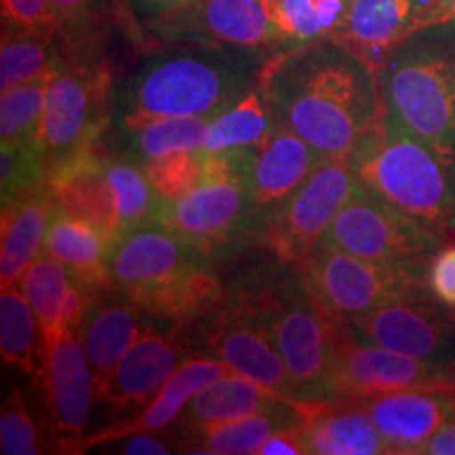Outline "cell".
Listing matches in <instances>:
<instances>
[{"label":"cell","instance_id":"cell-1","mask_svg":"<svg viewBox=\"0 0 455 455\" xmlns=\"http://www.w3.org/2000/svg\"><path fill=\"white\" fill-rule=\"evenodd\" d=\"M259 87L275 123L327 158L350 156L384 112L378 74L333 38L272 53Z\"/></svg>","mask_w":455,"mask_h":455},{"label":"cell","instance_id":"cell-2","mask_svg":"<svg viewBox=\"0 0 455 455\" xmlns=\"http://www.w3.org/2000/svg\"><path fill=\"white\" fill-rule=\"evenodd\" d=\"M272 51L230 44H178L156 51L116 91L121 129L152 118H215L253 87Z\"/></svg>","mask_w":455,"mask_h":455},{"label":"cell","instance_id":"cell-3","mask_svg":"<svg viewBox=\"0 0 455 455\" xmlns=\"http://www.w3.org/2000/svg\"><path fill=\"white\" fill-rule=\"evenodd\" d=\"M110 283L148 318L180 329L195 325L228 295L213 255L156 220L114 243Z\"/></svg>","mask_w":455,"mask_h":455},{"label":"cell","instance_id":"cell-4","mask_svg":"<svg viewBox=\"0 0 455 455\" xmlns=\"http://www.w3.org/2000/svg\"><path fill=\"white\" fill-rule=\"evenodd\" d=\"M266 327L291 375L293 398L308 407L339 403L333 382V329L329 312L298 268L276 258L228 291Z\"/></svg>","mask_w":455,"mask_h":455},{"label":"cell","instance_id":"cell-5","mask_svg":"<svg viewBox=\"0 0 455 455\" xmlns=\"http://www.w3.org/2000/svg\"><path fill=\"white\" fill-rule=\"evenodd\" d=\"M375 74L384 110L455 169V21L411 34Z\"/></svg>","mask_w":455,"mask_h":455},{"label":"cell","instance_id":"cell-6","mask_svg":"<svg viewBox=\"0 0 455 455\" xmlns=\"http://www.w3.org/2000/svg\"><path fill=\"white\" fill-rule=\"evenodd\" d=\"M350 163L375 195L436 230L455 228V169L392 114L382 112Z\"/></svg>","mask_w":455,"mask_h":455},{"label":"cell","instance_id":"cell-7","mask_svg":"<svg viewBox=\"0 0 455 455\" xmlns=\"http://www.w3.org/2000/svg\"><path fill=\"white\" fill-rule=\"evenodd\" d=\"M255 146L204 152V178L178 201H163L156 221L192 238L209 253H228L235 244L261 238L264 218L249 195L244 173Z\"/></svg>","mask_w":455,"mask_h":455},{"label":"cell","instance_id":"cell-8","mask_svg":"<svg viewBox=\"0 0 455 455\" xmlns=\"http://www.w3.org/2000/svg\"><path fill=\"white\" fill-rule=\"evenodd\" d=\"M64 57L51 78L41 127L49 171L95 148L110 123V72L93 44L64 49Z\"/></svg>","mask_w":455,"mask_h":455},{"label":"cell","instance_id":"cell-9","mask_svg":"<svg viewBox=\"0 0 455 455\" xmlns=\"http://www.w3.org/2000/svg\"><path fill=\"white\" fill-rule=\"evenodd\" d=\"M298 268L329 315L350 318L428 291L424 264H386L318 243Z\"/></svg>","mask_w":455,"mask_h":455},{"label":"cell","instance_id":"cell-10","mask_svg":"<svg viewBox=\"0 0 455 455\" xmlns=\"http://www.w3.org/2000/svg\"><path fill=\"white\" fill-rule=\"evenodd\" d=\"M443 241L445 232L403 212L361 181L323 238L341 251L386 264H424Z\"/></svg>","mask_w":455,"mask_h":455},{"label":"cell","instance_id":"cell-11","mask_svg":"<svg viewBox=\"0 0 455 455\" xmlns=\"http://www.w3.org/2000/svg\"><path fill=\"white\" fill-rule=\"evenodd\" d=\"M356 181L350 156L325 158L304 186L272 213L259 243L281 261L299 264L325 238Z\"/></svg>","mask_w":455,"mask_h":455},{"label":"cell","instance_id":"cell-12","mask_svg":"<svg viewBox=\"0 0 455 455\" xmlns=\"http://www.w3.org/2000/svg\"><path fill=\"white\" fill-rule=\"evenodd\" d=\"M148 30L178 44H230L272 53L295 47L278 0H190Z\"/></svg>","mask_w":455,"mask_h":455},{"label":"cell","instance_id":"cell-13","mask_svg":"<svg viewBox=\"0 0 455 455\" xmlns=\"http://www.w3.org/2000/svg\"><path fill=\"white\" fill-rule=\"evenodd\" d=\"M329 316L333 329V382L339 401L396 390H455V365L363 344L352 338L346 318Z\"/></svg>","mask_w":455,"mask_h":455},{"label":"cell","instance_id":"cell-14","mask_svg":"<svg viewBox=\"0 0 455 455\" xmlns=\"http://www.w3.org/2000/svg\"><path fill=\"white\" fill-rule=\"evenodd\" d=\"M198 355L224 361L232 371L293 396L291 375L266 327L241 301L226 295L224 304L196 323Z\"/></svg>","mask_w":455,"mask_h":455},{"label":"cell","instance_id":"cell-15","mask_svg":"<svg viewBox=\"0 0 455 455\" xmlns=\"http://www.w3.org/2000/svg\"><path fill=\"white\" fill-rule=\"evenodd\" d=\"M443 306V304H441ZM428 299H396L346 318L352 338L401 355L455 365V316Z\"/></svg>","mask_w":455,"mask_h":455},{"label":"cell","instance_id":"cell-16","mask_svg":"<svg viewBox=\"0 0 455 455\" xmlns=\"http://www.w3.org/2000/svg\"><path fill=\"white\" fill-rule=\"evenodd\" d=\"M44 403L51 432L60 445L76 447L98 398L93 367L84 350L81 333H64L49 350L43 373Z\"/></svg>","mask_w":455,"mask_h":455},{"label":"cell","instance_id":"cell-17","mask_svg":"<svg viewBox=\"0 0 455 455\" xmlns=\"http://www.w3.org/2000/svg\"><path fill=\"white\" fill-rule=\"evenodd\" d=\"M178 329L156 331L155 327H146L108 382L98 390L100 401L118 411L144 409L188 358V348Z\"/></svg>","mask_w":455,"mask_h":455},{"label":"cell","instance_id":"cell-18","mask_svg":"<svg viewBox=\"0 0 455 455\" xmlns=\"http://www.w3.org/2000/svg\"><path fill=\"white\" fill-rule=\"evenodd\" d=\"M325 158L308 141L281 124H276L268 138L255 146L244 181L255 207L264 218V226L272 213L304 186V181Z\"/></svg>","mask_w":455,"mask_h":455},{"label":"cell","instance_id":"cell-19","mask_svg":"<svg viewBox=\"0 0 455 455\" xmlns=\"http://www.w3.org/2000/svg\"><path fill=\"white\" fill-rule=\"evenodd\" d=\"M356 401L371 413L390 453H424L432 436L455 418V390H396Z\"/></svg>","mask_w":455,"mask_h":455},{"label":"cell","instance_id":"cell-20","mask_svg":"<svg viewBox=\"0 0 455 455\" xmlns=\"http://www.w3.org/2000/svg\"><path fill=\"white\" fill-rule=\"evenodd\" d=\"M432 0H352L333 41L346 44L378 72L398 43L422 30Z\"/></svg>","mask_w":455,"mask_h":455},{"label":"cell","instance_id":"cell-21","mask_svg":"<svg viewBox=\"0 0 455 455\" xmlns=\"http://www.w3.org/2000/svg\"><path fill=\"white\" fill-rule=\"evenodd\" d=\"M230 373L236 371H232L224 361H220L215 356H188L178 367V371L167 379V384L163 386L161 392L135 418L127 419V422L114 424L106 430H100L98 435L84 436V439L76 443V447L89 449L100 445H112L114 441L123 439L127 435H135V432H164V428L178 422L186 405L190 403V398L198 390H203L207 384ZM76 447H74V451H76Z\"/></svg>","mask_w":455,"mask_h":455},{"label":"cell","instance_id":"cell-22","mask_svg":"<svg viewBox=\"0 0 455 455\" xmlns=\"http://www.w3.org/2000/svg\"><path fill=\"white\" fill-rule=\"evenodd\" d=\"M47 186L61 213L95 226L110 238L114 247L118 241L116 201L106 173V158H101L95 148L51 169Z\"/></svg>","mask_w":455,"mask_h":455},{"label":"cell","instance_id":"cell-23","mask_svg":"<svg viewBox=\"0 0 455 455\" xmlns=\"http://www.w3.org/2000/svg\"><path fill=\"white\" fill-rule=\"evenodd\" d=\"M57 212L49 186L43 184L3 204L0 230V284H20L26 270L47 244Z\"/></svg>","mask_w":455,"mask_h":455},{"label":"cell","instance_id":"cell-24","mask_svg":"<svg viewBox=\"0 0 455 455\" xmlns=\"http://www.w3.org/2000/svg\"><path fill=\"white\" fill-rule=\"evenodd\" d=\"M146 315L127 295H98L81 327V338L93 367L98 390L146 331Z\"/></svg>","mask_w":455,"mask_h":455},{"label":"cell","instance_id":"cell-25","mask_svg":"<svg viewBox=\"0 0 455 455\" xmlns=\"http://www.w3.org/2000/svg\"><path fill=\"white\" fill-rule=\"evenodd\" d=\"M293 396L283 395L268 386L253 382L241 373H230L207 384L190 398L184 413L178 419L180 435L204 428L232 419L247 418V415L272 411L293 403Z\"/></svg>","mask_w":455,"mask_h":455},{"label":"cell","instance_id":"cell-26","mask_svg":"<svg viewBox=\"0 0 455 455\" xmlns=\"http://www.w3.org/2000/svg\"><path fill=\"white\" fill-rule=\"evenodd\" d=\"M306 451L315 455L390 453L388 443L361 401L312 407L304 424Z\"/></svg>","mask_w":455,"mask_h":455},{"label":"cell","instance_id":"cell-27","mask_svg":"<svg viewBox=\"0 0 455 455\" xmlns=\"http://www.w3.org/2000/svg\"><path fill=\"white\" fill-rule=\"evenodd\" d=\"M308 405L293 401L289 405L247 415V418L221 422L204 428L186 432L184 447L195 453L212 455H244L258 453L259 447L270 439L272 435L291 426H304L310 413Z\"/></svg>","mask_w":455,"mask_h":455},{"label":"cell","instance_id":"cell-28","mask_svg":"<svg viewBox=\"0 0 455 455\" xmlns=\"http://www.w3.org/2000/svg\"><path fill=\"white\" fill-rule=\"evenodd\" d=\"M44 251L60 259L72 275L83 281L101 289H112V241L87 221L74 220L57 209L51 221Z\"/></svg>","mask_w":455,"mask_h":455},{"label":"cell","instance_id":"cell-29","mask_svg":"<svg viewBox=\"0 0 455 455\" xmlns=\"http://www.w3.org/2000/svg\"><path fill=\"white\" fill-rule=\"evenodd\" d=\"M0 355L7 367L43 378L47 355L41 325L20 284L0 291Z\"/></svg>","mask_w":455,"mask_h":455},{"label":"cell","instance_id":"cell-30","mask_svg":"<svg viewBox=\"0 0 455 455\" xmlns=\"http://www.w3.org/2000/svg\"><path fill=\"white\" fill-rule=\"evenodd\" d=\"M64 47L57 32L3 28L0 44V91L36 81L64 64Z\"/></svg>","mask_w":455,"mask_h":455},{"label":"cell","instance_id":"cell-31","mask_svg":"<svg viewBox=\"0 0 455 455\" xmlns=\"http://www.w3.org/2000/svg\"><path fill=\"white\" fill-rule=\"evenodd\" d=\"M72 272L49 253L38 255L20 281L21 291L26 293L41 325L44 355H49V350L64 335L61 333V308H64Z\"/></svg>","mask_w":455,"mask_h":455},{"label":"cell","instance_id":"cell-32","mask_svg":"<svg viewBox=\"0 0 455 455\" xmlns=\"http://www.w3.org/2000/svg\"><path fill=\"white\" fill-rule=\"evenodd\" d=\"M276 127L275 116L259 83L241 101L209 121L204 133V152L230 150V148L258 146Z\"/></svg>","mask_w":455,"mask_h":455},{"label":"cell","instance_id":"cell-33","mask_svg":"<svg viewBox=\"0 0 455 455\" xmlns=\"http://www.w3.org/2000/svg\"><path fill=\"white\" fill-rule=\"evenodd\" d=\"M209 121L212 118L169 116L152 118L138 127L127 129L124 133L129 138L131 158L148 164L158 158L178 155V152L201 150Z\"/></svg>","mask_w":455,"mask_h":455},{"label":"cell","instance_id":"cell-34","mask_svg":"<svg viewBox=\"0 0 455 455\" xmlns=\"http://www.w3.org/2000/svg\"><path fill=\"white\" fill-rule=\"evenodd\" d=\"M106 173L116 201L118 238L156 218L163 198L148 178L146 164L135 158H106Z\"/></svg>","mask_w":455,"mask_h":455},{"label":"cell","instance_id":"cell-35","mask_svg":"<svg viewBox=\"0 0 455 455\" xmlns=\"http://www.w3.org/2000/svg\"><path fill=\"white\" fill-rule=\"evenodd\" d=\"M53 72L44 74L36 81L3 91L0 95V141L3 144L41 138L44 104H47V91Z\"/></svg>","mask_w":455,"mask_h":455},{"label":"cell","instance_id":"cell-36","mask_svg":"<svg viewBox=\"0 0 455 455\" xmlns=\"http://www.w3.org/2000/svg\"><path fill=\"white\" fill-rule=\"evenodd\" d=\"M284 28L295 47L333 38L344 26L352 0H278Z\"/></svg>","mask_w":455,"mask_h":455},{"label":"cell","instance_id":"cell-37","mask_svg":"<svg viewBox=\"0 0 455 455\" xmlns=\"http://www.w3.org/2000/svg\"><path fill=\"white\" fill-rule=\"evenodd\" d=\"M49 169L43 140L3 144L0 148V192L3 204L28 190L47 184Z\"/></svg>","mask_w":455,"mask_h":455},{"label":"cell","instance_id":"cell-38","mask_svg":"<svg viewBox=\"0 0 455 455\" xmlns=\"http://www.w3.org/2000/svg\"><path fill=\"white\" fill-rule=\"evenodd\" d=\"M204 150H186L146 164V173L163 201H178L204 178Z\"/></svg>","mask_w":455,"mask_h":455},{"label":"cell","instance_id":"cell-39","mask_svg":"<svg viewBox=\"0 0 455 455\" xmlns=\"http://www.w3.org/2000/svg\"><path fill=\"white\" fill-rule=\"evenodd\" d=\"M44 445L38 435V426L26 407L24 395L13 388L3 403L0 411V453L3 455H38Z\"/></svg>","mask_w":455,"mask_h":455},{"label":"cell","instance_id":"cell-40","mask_svg":"<svg viewBox=\"0 0 455 455\" xmlns=\"http://www.w3.org/2000/svg\"><path fill=\"white\" fill-rule=\"evenodd\" d=\"M61 44L93 43V26L106 13L108 0H51Z\"/></svg>","mask_w":455,"mask_h":455},{"label":"cell","instance_id":"cell-41","mask_svg":"<svg viewBox=\"0 0 455 455\" xmlns=\"http://www.w3.org/2000/svg\"><path fill=\"white\" fill-rule=\"evenodd\" d=\"M3 24L30 32H57V17L51 0H0Z\"/></svg>","mask_w":455,"mask_h":455},{"label":"cell","instance_id":"cell-42","mask_svg":"<svg viewBox=\"0 0 455 455\" xmlns=\"http://www.w3.org/2000/svg\"><path fill=\"white\" fill-rule=\"evenodd\" d=\"M426 281L432 298L455 310V244L432 255L426 268Z\"/></svg>","mask_w":455,"mask_h":455},{"label":"cell","instance_id":"cell-43","mask_svg":"<svg viewBox=\"0 0 455 455\" xmlns=\"http://www.w3.org/2000/svg\"><path fill=\"white\" fill-rule=\"evenodd\" d=\"M114 443H121L116 451L127 455H169L180 451L178 441H171L167 436H155V432H135V435H127Z\"/></svg>","mask_w":455,"mask_h":455},{"label":"cell","instance_id":"cell-44","mask_svg":"<svg viewBox=\"0 0 455 455\" xmlns=\"http://www.w3.org/2000/svg\"><path fill=\"white\" fill-rule=\"evenodd\" d=\"M259 455H304V426H291V428H283L275 432L264 445L259 447Z\"/></svg>","mask_w":455,"mask_h":455},{"label":"cell","instance_id":"cell-45","mask_svg":"<svg viewBox=\"0 0 455 455\" xmlns=\"http://www.w3.org/2000/svg\"><path fill=\"white\" fill-rule=\"evenodd\" d=\"M188 3L190 0H129V7L141 24L150 28L158 24V21L167 20L169 15H173L175 11L186 7Z\"/></svg>","mask_w":455,"mask_h":455},{"label":"cell","instance_id":"cell-46","mask_svg":"<svg viewBox=\"0 0 455 455\" xmlns=\"http://www.w3.org/2000/svg\"><path fill=\"white\" fill-rule=\"evenodd\" d=\"M426 455H455V418L443 426L424 447Z\"/></svg>","mask_w":455,"mask_h":455},{"label":"cell","instance_id":"cell-47","mask_svg":"<svg viewBox=\"0 0 455 455\" xmlns=\"http://www.w3.org/2000/svg\"><path fill=\"white\" fill-rule=\"evenodd\" d=\"M447 21H455V0H432L424 28L447 24Z\"/></svg>","mask_w":455,"mask_h":455}]
</instances>
